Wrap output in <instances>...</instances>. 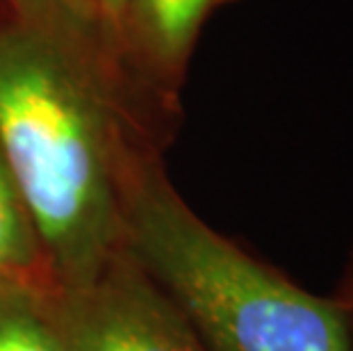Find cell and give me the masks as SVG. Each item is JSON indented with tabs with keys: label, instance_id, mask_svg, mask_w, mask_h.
Masks as SVG:
<instances>
[{
	"label": "cell",
	"instance_id": "obj_1",
	"mask_svg": "<svg viewBox=\"0 0 353 351\" xmlns=\"http://www.w3.org/2000/svg\"><path fill=\"white\" fill-rule=\"evenodd\" d=\"M94 62L41 30L0 28V153L55 292L128 249L125 205L146 151Z\"/></svg>",
	"mask_w": 353,
	"mask_h": 351
},
{
	"label": "cell",
	"instance_id": "obj_2",
	"mask_svg": "<svg viewBox=\"0 0 353 351\" xmlns=\"http://www.w3.org/2000/svg\"><path fill=\"white\" fill-rule=\"evenodd\" d=\"M125 246L205 351H353L340 299L307 292L208 226L155 155L141 158L132 174Z\"/></svg>",
	"mask_w": 353,
	"mask_h": 351
},
{
	"label": "cell",
	"instance_id": "obj_3",
	"mask_svg": "<svg viewBox=\"0 0 353 351\" xmlns=\"http://www.w3.org/2000/svg\"><path fill=\"white\" fill-rule=\"evenodd\" d=\"M69 351H205L171 297L130 251L55 292Z\"/></svg>",
	"mask_w": 353,
	"mask_h": 351
},
{
	"label": "cell",
	"instance_id": "obj_4",
	"mask_svg": "<svg viewBox=\"0 0 353 351\" xmlns=\"http://www.w3.org/2000/svg\"><path fill=\"white\" fill-rule=\"evenodd\" d=\"M223 0H130L123 30L164 76H176L190 57L210 12Z\"/></svg>",
	"mask_w": 353,
	"mask_h": 351
},
{
	"label": "cell",
	"instance_id": "obj_5",
	"mask_svg": "<svg viewBox=\"0 0 353 351\" xmlns=\"http://www.w3.org/2000/svg\"><path fill=\"white\" fill-rule=\"evenodd\" d=\"M0 288L55 290L34 226L0 153Z\"/></svg>",
	"mask_w": 353,
	"mask_h": 351
},
{
	"label": "cell",
	"instance_id": "obj_6",
	"mask_svg": "<svg viewBox=\"0 0 353 351\" xmlns=\"http://www.w3.org/2000/svg\"><path fill=\"white\" fill-rule=\"evenodd\" d=\"M0 351H69L55 290L0 288Z\"/></svg>",
	"mask_w": 353,
	"mask_h": 351
},
{
	"label": "cell",
	"instance_id": "obj_7",
	"mask_svg": "<svg viewBox=\"0 0 353 351\" xmlns=\"http://www.w3.org/2000/svg\"><path fill=\"white\" fill-rule=\"evenodd\" d=\"M17 14V23L41 30L78 55L92 59L89 19L78 0H5ZM94 62V59H92Z\"/></svg>",
	"mask_w": 353,
	"mask_h": 351
},
{
	"label": "cell",
	"instance_id": "obj_8",
	"mask_svg": "<svg viewBox=\"0 0 353 351\" xmlns=\"http://www.w3.org/2000/svg\"><path fill=\"white\" fill-rule=\"evenodd\" d=\"M128 3L130 0H78V5L85 10V14L92 21H99L105 28L112 30H123Z\"/></svg>",
	"mask_w": 353,
	"mask_h": 351
},
{
	"label": "cell",
	"instance_id": "obj_9",
	"mask_svg": "<svg viewBox=\"0 0 353 351\" xmlns=\"http://www.w3.org/2000/svg\"><path fill=\"white\" fill-rule=\"evenodd\" d=\"M344 305V310H347L349 315V324H351V333H353V263H351V272L347 276V285H344V292L342 297H337Z\"/></svg>",
	"mask_w": 353,
	"mask_h": 351
}]
</instances>
